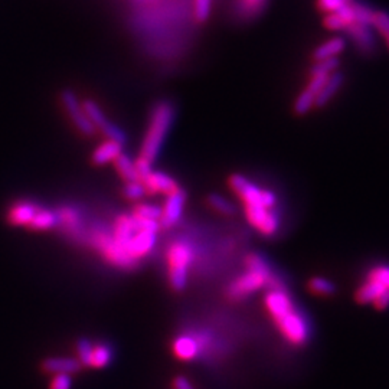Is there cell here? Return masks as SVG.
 <instances>
[{
  "mask_svg": "<svg viewBox=\"0 0 389 389\" xmlns=\"http://www.w3.org/2000/svg\"><path fill=\"white\" fill-rule=\"evenodd\" d=\"M264 304L278 332L288 344L293 346H303L310 336L308 323L295 308L284 286L270 288L264 297Z\"/></svg>",
  "mask_w": 389,
  "mask_h": 389,
  "instance_id": "1",
  "label": "cell"
},
{
  "mask_svg": "<svg viewBox=\"0 0 389 389\" xmlns=\"http://www.w3.org/2000/svg\"><path fill=\"white\" fill-rule=\"evenodd\" d=\"M174 120L175 108L169 101H160L154 105L138 158H142L150 163L158 159V156L163 147L165 138L170 127H172Z\"/></svg>",
  "mask_w": 389,
  "mask_h": 389,
  "instance_id": "2",
  "label": "cell"
},
{
  "mask_svg": "<svg viewBox=\"0 0 389 389\" xmlns=\"http://www.w3.org/2000/svg\"><path fill=\"white\" fill-rule=\"evenodd\" d=\"M193 260V250L191 244L178 240L169 246L167 266L169 283L175 291H182L188 284V274Z\"/></svg>",
  "mask_w": 389,
  "mask_h": 389,
  "instance_id": "3",
  "label": "cell"
},
{
  "mask_svg": "<svg viewBox=\"0 0 389 389\" xmlns=\"http://www.w3.org/2000/svg\"><path fill=\"white\" fill-rule=\"evenodd\" d=\"M228 185L231 191L240 198L244 207H266L274 209L277 205V198L271 191L260 188L242 175H231Z\"/></svg>",
  "mask_w": 389,
  "mask_h": 389,
  "instance_id": "4",
  "label": "cell"
},
{
  "mask_svg": "<svg viewBox=\"0 0 389 389\" xmlns=\"http://www.w3.org/2000/svg\"><path fill=\"white\" fill-rule=\"evenodd\" d=\"M282 286L283 284L280 283L278 277H267L260 273L246 270V273H244L242 275L233 280V282L228 286L227 295H228V299L232 302H241V300H245L248 295H251L253 293L258 291L260 288H264V287L275 288V287H282Z\"/></svg>",
  "mask_w": 389,
  "mask_h": 389,
  "instance_id": "5",
  "label": "cell"
},
{
  "mask_svg": "<svg viewBox=\"0 0 389 389\" xmlns=\"http://www.w3.org/2000/svg\"><path fill=\"white\" fill-rule=\"evenodd\" d=\"M76 355L81 366L101 369L113 362L114 350L105 341L94 344L90 339H80L76 341Z\"/></svg>",
  "mask_w": 389,
  "mask_h": 389,
  "instance_id": "6",
  "label": "cell"
},
{
  "mask_svg": "<svg viewBox=\"0 0 389 389\" xmlns=\"http://www.w3.org/2000/svg\"><path fill=\"white\" fill-rule=\"evenodd\" d=\"M248 224L264 237H273L280 228V218L274 209L266 207H244Z\"/></svg>",
  "mask_w": 389,
  "mask_h": 389,
  "instance_id": "7",
  "label": "cell"
},
{
  "mask_svg": "<svg viewBox=\"0 0 389 389\" xmlns=\"http://www.w3.org/2000/svg\"><path fill=\"white\" fill-rule=\"evenodd\" d=\"M83 108H84L85 114L88 116L90 121L92 123V126H94L96 129H100L108 137V140H113V142H117L120 145L126 142V134H124V132L118 129L116 124H113L105 117V114L97 105V103L87 100L83 103Z\"/></svg>",
  "mask_w": 389,
  "mask_h": 389,
  "instance_id": "8",
  "label": "cell"
},
{
  "mask_svg": "<svg viewBox=\"0 0 389 389\" xmlns=\"http://www.w3.org/2000/svg\"><path fill=\"white\" fill-rule=\"evenodd\" d=\"M61 100H62V104H64V107H65V110H67L70 118L75 124V127L85 136L94 134L96 127L92 126V123L90 121L88 116L84 112L83 104L78 101V98H76L74 92L70 91V90L64 91L61 94Z\"/></svg>",
  "mask_w": 389,
  "mask_h": 389,
  "instance_id": "9",
  "label": "cell"
},
{
  "mask_svg": "<svg viewBox=\"0 0 389 389\" xmlns=\"http://www.w3.org/2000/svg\"><path fill=\"white\" fill-rule=\"evenodd\" d=\"M186 204V193L179 188L176 192L167 195L166 202L160 212L159 225L163 228H170L179 222L182 218L183 209Z\"/></svg>",
  "mask_w": 389,
  "mask_h": 389,
  "instance_id": "10",
  "label": "cell"
},
{
  "mask_svg": "<svg viewBox=\"0 0 389 389\" xmlns=\"http://www.w3.org/2000/svg\"><path fill=\"white\" fill-rule=\"evenodd\" d=\"M140 182L143 185L145 192L150 195L163 193L167 196L179 189L178 182L172 176L163 172H154V170H151V174Z\"/></svg>",
  "mask_w": 389,
  "mask_h": 389,
  "instance_id": "11",
  "label": "cell"
},
{
  "mask_svg": "<svg viewBox=\"0 0 389 389\" xmlns=\"http://www.w3.org/2000/svg\"><path fill=\"white\" fill-rule=\"evenodd\" d=\"M81 364L76 357L68 356H54L48 357L42 362V369L51 375H59V373H67V375H74V373L81 370Z\"/></svg>",
  "mask_w": 389,
  "mask_h": 389,
  "instance_id": "12",
  "label": "cell"
},
{
  "mask_svg": "<svg viewBox=\"0 0 389 389\" xmlns=\"http://www.w3.org/2000/svg\"><path fill=\"white\" fill-rule=\"evenodd\" d=\"M172 350H174V355L178 357V359H180L183 362H192V361H196L199 357L198 344H196L195 337L189 333L178 336L174 340Z\"/></svg>",
  "mask_w": 389,
  "mask_h": 389,
  "instance_id": "13",
  "label": "cell"
},
{
  "mask_svg": "<svg viewBox=\"0 0 389 389\" xmlns=\"http://www.w3.org/2000/svg\"><path fill=\"white\" fill-rule=\"evenodd\" d=\"M38 207L30 202H18L14 204L8 213V221L14 227H25L32 222Z\"/></svg>",
  "mask_w": 389,
  "mask_h": 389,
  "instance_id": "14",
  "label": "cell"
},
{
  "mask_svg": "<svg viewBox=\"0 0 389 389\" xmlns=\"http://www.w3.org/2000/svg\"><path fill=\"white\" fill-rule=\"evenodd\" d=\"M353 5V3H352ZM349 5L344 9L332 12L326 14L323 21V25L330 29V30H340V29H348L355 22V13L353 6Z\"/></svg>",
  "mask_w": 389,
  "mask_h": 389,
  "instance_id": "15",
  "label": "cell"
},
{
  "mask_svg": "<svg viewBox=\"0 0 389 389\" xmlns=\"http://www.w3.org/2000/svg\"><path fill=\"white\" fill-rule=\"evenodd\" d=\"M346 30L349 32L350 38L355 41L357 48H359L362 52H370L373 50V46H375V41H373L369 25L353 22Z\"/></svg>",
  "mask_w": 389,
  "mask_h": 389,
  "instance_id": "16",
  "label": "cell"
},
{
  "mask_svg": "<svg viewBox=\"0 0 389 389\" xmlns=\"http://www.w3.org/2000/svg\"><path fill=\"white\" fill-rule=\"evenodd\" d=\"M121 146L113 140H107L103 145H100L94 153H92V163L96 166H103L110 162H114L117 159V156L121 153Z\"/></svg>",
  "mask_w": 389,
  "mask_h": 389,
  "instance_id": "17",
  "label": "cell"
},
{
  "mask_svg": "<svg viewBox=\"0 0 389 389\" xmlns=\"http://www.w3.org/2000/svg\"><path fill=\"white\" fill-rule=\"evenodd\" d=\"M341 83H344V76H341V74H339V72L330 74L328 80H326L323 88L320 90L319 96L316 97L315 105L323 107L324 104H328L330 101V98L340 90Z\"/></svg>",
  "mask_w": 389,
  "mask_h": 389,
  "instance_id": "18",
  "label": "cell"
},
{
  "mask_svg": "<svg viewBox=\"0 0 389 389\" xmlns=\"http://www.w3.org/2000/svg\"><path fill=\"white\" fill-rule=\"evenodd\" d=\"M345 50V41L341 38H333L322 43L319 48L315 51L313 58L316 62L326 61V59H335L339 54Z\"/></svg>",
  "mask_w": 389,
  "mask_h": 389,
  "instance_id": "19",
  "label": "cell"
},
{
  "mask_svg": "<svg viewBox=\"0 0 389 389\" xmlns=\"http://www.w3.org/2000/svg\"><path fill=\"white\" fill-rule=\"evenodd\" d=\"M114 166L117 169L118 175L121 176V179H124L126 182H137L138 176L136 174V167H134V162L132 160V158L126 153H120L117 156V159L114 160ZM140 182V180H138Z\"/></svg>",
  "mask_w": 389,
  "mask_h": 389,
  "instance_id": "20",
  "label": "cell"
},
{
  "mask_svg": "<svg viewBox=\"0 0 389 389\" xmlns=\"http://www.w3.org/2000/svg\"><path fill=\"white\" fill-rule=\"evenodd\" d=\"M55 225H58L56 213L48 209H41V208H38L32 222L29 224V227L35 231H46V229H51Z\"/></svg>",
  "mask_w": 389,
  "mask_h": 389,
  "instance_id": "21",
  "label": "cell"
},
{
  "mask_svg": "<svg viewBox=\"0 0 389 389\" xmlns=\"http://www.w3.org/2000/svg\"><path fill=\"white\" fill-rule=\"evenodd\" d=\"M307 287L311 294L320 295V297H329V295L335 293V284L330 282V280L324 277L310 278Z\"/></svg>",
  "mask_w": 389,
  "mask_h": 389,
  "instance_id": "22",
  "label": "cell"
},
{
  "mask_svg": "<svg viewBox=\"0 0 389 389\" xmlns=\"http://www.w3.org/2000/svg\"><path fill=\"white\" fill-rule=\"evenodd\" d=\"M160 212H162V209L159 207H154V205H150V204H140V205L136 207L133 215L140 218V220L159 222Z\"/></svg>",
  "mask_w": 389,
  "mask_h": 389,
  "instance_id": "23",
  "label": "cell"
},
{
  "mask_svg": "<svg viewBox=\"0 0 389 389\" xmlns=\"http://www.w3.org/2000/svg\"><path fill=\"white\" fill-rule=\"evenodd\" d=\"M366 280H369V282H373V283H377L379 286H382L383 288L389 290V266H377V267H373L368 275H366Z\"/></svg>",
  "mask_w": 389,
  "mask_h": 389,
  "instance_id": "24",
  "label": "cell"
},
{
  "mask_svg": "<svg viewBox=\"0 0 389 389\" xmlns=\"http://www.w3.org/2000/svg\"><path fill=\"white\" fill-rule=\"evenodd\" d=\"M208 205L218 213H222V215H232L233 213V205L220 195H209L208 196Z\"/></svg>",
  "mask_w": 389,
  "mask_h": 389,
  "instance_id": "25",
  "label": "cell"
},
{
  "mask_svg": "<svg viewBox=\"0 0 389 389\" xmlns=\"http://www.w3.org/2000/svg\"><path fill=\"white\" fill-rule=\"evenodd\" d=\"M372 26H375L378 32L383 36H389V14L385 12H373Z\"/></svg>",
  "mask_w": 389,
  "mask_h": 389,
  "instance_id": "26",
  "label": "cell"
},
{
  "mask_svg": "<svg viewBox=\"0 0 389 389\" xmlns=\"http://www.w3.org/2000/svg\"><path fill=\"white\" fill-rule=\"evenodd\" d=\"M352 5V0H317L319 10L324 12L326 14L344 9Z\"/></svg>",
  "mask_w": 389,
  "mask_h": 389,
  "instance_id": "27",
  "label": "cell"
},
{
  "mask_svg": "<svg viewBox=\"0 0 389 389\" xmlns=\"http://www.w3.org/2000/svg\"><path fill=\"white\" fill-rule=\"evenodd\" d=\"M339 61L337 58L335 59H326V61H319L315 64V67L311 68V75L316 74H322V75H330L335 72V70L337 68Z\"/></svg>",
  "mask_w": 389,
  "mask_h": 389,
  "instance_id": "28",
  "label": "cell"
},
{
  "mask_svg": "<svg viewBox=\"0 0 389 389\" xmlns=\"http://www.w3.org/2000/svg\"><path fill=\"white\" fill-rule=\"evenodd\" d=\"M143 195H146L142 182H127L124 186V196L130 200H138Z\"/></svg>",
  "mask_w": 389,
  "mask_h": 389,
  "instance_id": "29",
  "label": "cell"
},
{
  "mask_svg": "<svg viewBox=\"0 0 389 389\" xmlns=\"http://www.w3.org/2000/svg\"><path fill=\"white\" fill-rule=\"evenodd\" d=\"M262 8V0H241L240 12L244 17H254Z\"/></svg>",
  "mask_w": 389,
  "mask_h": 389,
  "instance_id": "30",
  "label": "cell"
},
{
  "mask_svg": "<svg viewBox=\"0 0 389 389\" xmlns=\"http://www.w3.org/2000/svg\"><path fill=\"white\" fill-rule=\"evenodd\" d=\"M212 0H195V17L199 22H205L211 13Z\"/></svg>",
  "mask_w": 389,
  "mask_h": 389,
  "instance_id": "31",
  "label": "cell"
},
{
  "mask_svg": "<svg viewBox=\"0 0 389 389\" xmlns=\"http://www.w3.org/2000/svg\"><path fill=\"white\" fill-rule=\"evenodd\" d=\"M72 386V377L67 373H59L54 375L50 383V389H71Z\"/></svg>",
  "mask_w": 389,
  "mask_h": 389,
  "instance_id": "32",
  "label": "cell"
},
{
  "mask_svg": "<svg viewBox=\"0 0 389 389\" xmlns=\"http://www.w3.org/2000/svg\"><path fill=\"white\" fill-rule=\"evenodd\" d=\"M172 388H174V389H195L193 385L191 383V381H189L188 378H185V377H178V378H175Z\"/></svg>",
  "mask_w": 389,
  "mask_h": 389,
  "instance_id": "33",
  "label": "cell"
},
{
  "mask_svg": "<svg viewBox=\"0 0 389 389\" xmlns=\"http://www.w3.org/2000/svg\"><path fill=\"white\" fill-rule=\"evenodd\" d=\"M373 307L378 308V310H385L386 307H389V291L383 293L382 295H379V297L372 303Z\"/></svg>",
  "mask_w": 389,
  "mask_h": 389,
  "instance_id": "34",
  "label": "cell"
},
{
  "mask_svg": "<svg viewBox=\"0 0 389 389\" xmlns=\"http://www.w3.org/2000/svg\"><path fill=\"white\" fill-rule=\"evenodd\" d=\"M386 39V43H388V46H389V36L388 38H385Z\"/></svg>",
  "mask_w": 389,
  "mask_h": 389,
  "instance_id": "35",
  "label": "cell"
}]
</instances>
